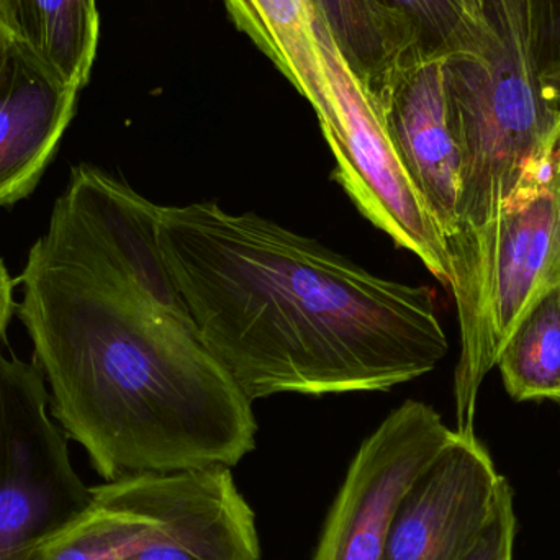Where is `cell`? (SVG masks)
Returning <instances> with one entry per match:
<instances>
[{
  "mask_svg": "<svg viewBox=\"0 0 560 560\" xmlns=\"http://www.w3.org/2000/svg\"><path fill=\"white\" fill-rule=\"evenodd\" d=\"M13 289H15V282L10 278L5 265L0 259V346L5 339L7 328H9L10 319H12L16 308ZM0 354H2V351H0Z\"/></svg>",
  "mask_w": 560,
  "mask_h": 560,
  "instance_id": "18",
  "label": "cell"
},
{
  "mask_svg": "<svg viewBox=\"0 0 560 560\" xmlns=\"http://www.w3.org/2000/svg\"><path fill=\"white\" fill-rule=\"evenodd\" d=\"M516 538V515L512 487L503 480L497 497L495 510L466 560H513Z\"/></svg>",
  "mask_w": 560,
  "mask_h": 560,
  "instance_id": "16",
  "label": "cell"
},
{
  "mask_svg": "<svg viewBox=\"0 0 560 560\" xmlns=\"http://www.w3.org/2000/svg\"><path fill=\"white\" fill-rule=\"evenodd\" d=\"M10 48H12V39H10L9 33H7L2 22H0V74H2L7 59H9Z\"/></svg>",
  "mask_w": 560,
  "mask_h": 560,
  "instance_id": "20",
  "label": "cell"
},
{
  "mask_svg": "<svg viewBox=\"0 0 560 560\" xmlns=\"http://www.w3.org/2000/svg\"><path fill=\"white\" fill-rule=\"evenodd\" d=\"M13 45L66 88L91 79L101 36L97 0H0Z\"/></svg>",
  "mask_w": 560,
  "mask_h": 560,
  "instance_id": "10",
  "label": "cell"
},
{
  "mask_svg": "<svg viewBox=\"0 0 560 560\" xmlns=\"http://www.w3.org/2000/svg\"><path fill=\"white\" fill-rule=\"evenodd\" d=\"M559 407H560V404H559Z\"/></svg>",
  "mask_w": 560,
  "mask_h": 560,
  "instance_id": "22",
  "label": "cell"
},
{
  "mask_svg": "<svg viewBox=\"0 0 560 560\" xmlns=\"http://www.w3.org/2000/svg\"><path fill=\"white\" fill-rule=\"evenodd\" d=\"M503 480L476 433L454 430L398 503L384 560H466L492 518Z\"/></svg>",
  "mask_w": 560,
  "mask_h": 560,
  "instance_id": "7",
  "label": "cell"
},
{
  "mask_svg": "<svg viewBox=\"0 0 560 560\" xmlns=\"http://www.w3.org/2000/svg\"><path fill=\"white\" fill-rule=\"evenodd\" d=\"M497 365L513 400L560 404V285L526 310Z\"/></svg>",
  "mask_w": 560,
  "mask_h": 560,
  "instance_id": "13",
  "label": "cell"
},
{
  "mask_svg": "<svg viewBox=\"0 0 560 560\" xmlns=\"http://www.w3.org/2000/svg\"><path fill=\"white\" fill-rule=\"evenodd\" d=\"M560 285V133L538 176L490 229L483 256L482 368L497 365L516 323Z\"/></svg>",
  "mask_w": 560,
  "mask_h": 560,
  "instance_id": "6",
  "label": "cell"
},
{
  "mask_svg": "<svg viewBox=\"0 0 560 560\" xmlns=\"http://www.w3.org/2000/svg\"><path fill=\"white\" fill-rule=\"evenodd\" d=\"M160 215L128 184L74 167L19 278L52 415L105 482L232 469L256 447L253 401L203 341Z\"/></svg>",
  "mask_w": 560,
  "mask_h": 560,
  "instance_id": "1",
  "label": "cell"
},
{
  "mask_svg": "<svg viewBox=\"0 0 560 560\" xmlns=\"http://www.w3.org/2000/svg\"><path fill=\"white\" fill-rule=\"evenodd\" d=\"M483 55L444 58L451 130L459 150L457 232L447 249L460 348L482 341L483 256L500 212L545 166L560 133V108L541 94L535 0H487Z\"/></svg>",
  "mask_w": 560,
  "mask_h": 560,
  "instance_id": "3",
  "label": "cell"
},
{
  "mask_svg": "<svg viewBox=\"0 0 560 560\" xmlns=\"http://www.w3.org/2000/svg\"><path fill=\"white\" fill-rule=\"evenodd\" d=\"M453 433L423 401L392 411L355 453L312 560H384L398 503Z\"/></svg>",
  "mask_w": 560,
  "mask_h": 560,
  "instance_id": "5",
  "label": "cell"
},
{
  "mask_svg": "<svg viewBox=\"0 0 560 560\" xmlns=\"http://www.w3.org/2000/svg\"><path fill=\"white\" fill-rule=\"evenodd\" d=\"M35 361L0 354V560H28L94 503Z\"/></svg>",
  "mask_w": 560,
  "mask_h": 560,
  "instance_id": "4",
  "label": "cell"
},
{
  "mask_svg": "<svg viewBox=\"0 0 560 560\" xmlns=\"http://www.w3.org/2000/svg\"><path fill=\"white\" fill-rule=\"evenodd\" d=\"M238 30L275 62L310 102L319 125L332 110L331 89L313 25L310 0H223Z\"/></svg>",
  "mask_w": 560,
  "mask_h": 560,
  "instance_id": "12",
  "label": "cell"
},
{
  "mask_svg": "<svg viewBox=\"0 0 560 560\" xmlns=\"http://www.w3.org/2000/svg\"><path fill=\"white\" fill-rule=\"evenodd\" d=\"M444 58L427 51L413 56L398 71L378 112L392 148L447 252L457 232L459 150L451 130Z\"/></svg>",
  "mask_w": 560,
  "mask_h": 560,
  "instance_id": "8",
  "label": "cell"
},
{
  "mask_svg": "<svg viewBox=\"0 0 560 560\" xmlns=\"http://www.w3.org/2000/svg\"><path fill=\"white\" fill-rule=\"evenodd\" d=\"M79 94L12 43L0 74V207L33 192L74 117Z\"/></svg>",
  "mask_w": 560,
  "mask_h": 560,
  "instance_id": "9",
  "label": "cell"
},
{
  "mask_svg": "<svg viewBox=\"0 0 560 560\" xmlns=\"http://www.w3.org/2000/svg\"><path fill=\"white\" fill-rule=\"evenodd\" d=\"M541 94L549 104L560 108V56L549 59L542 65L541 74Z\"/></svg>",
  "mask_w": 560,
  "mask_h": 560,
  "instance_id": "19",
  "label": "cell"
},
{
  "mask_svg": "<svg viewBox=\"0 0 560 560\" xmlns=\"http://www.w3.org/2000/svg\"><path fill=\"white\" fill-rule=\"evenodd\" d=\"M417 26L427 52L483 55L490 45V25L460 0H385Z\"/></svg>",
  "mask_w": 560,
  "mask_h": 560,
  "instance_id": "15",
  "label": "cell"
},
{
  "mask_svg": "<svg viewBox=\"0 0 560 560\" xmlns=\"http://www.w3.org/2000/svg\"><path fill=\"white\" fill-rule=\"evenodd\" d=\"M349 69L378 105L398 71L424 51L415 23L385 0H310Z\"/></svg>",
  "mask_w": 560,
  "mask_h": 560,
  "instance_id": "11",
  "label": "cell"
},
{
  "mask_svg": "<svg viewBox=\"0 0 560 560\" xmlns=\"http://www.w3.org/2000/svg\"><path fill=\"white\" fill-rule=\"evenodd\" d=\"M460 2H463L464 5H466L467 9H469L470 12L474 13V15H477V16H479L480 20H483V22H487V19H486L487 0H460Z\"/></svg>",
  "mask_w": 560,
  "mask_h": 560,
  "instance_id": "21",
  "label": "cell"
},
{
  "mask_svg": "<svg viewBox=\"0 0 560 560\" xmlns=\"http://www.w3.org/2000/svg\"><path fill=\"white\" fill-rule=\"evenodd\" d=\"M124 560H261L255 512L236 487L166 538Z\"/></svg>",
  "mask_w": 560,
  "mask_h": 560,
  "instance_id": "14",
  "label": "cell"
},
{
  "mask_svg": "<svg viewBox=\"0 0 560 560\" xmlns=\"http://www.w3.org/2000/svg\"><path fill=\"white\" fill-rule=\"evenodd\" d=\"M160 245L203 341L252 401L390 390L450 351L430 287L378 278L255 213L161 207Z\"/></svg>",
  "mask_w": 560,
  "mask_h": 560,
  "instance_id": "2",
  "label": "cell"
},
{
  "mask_svg": "<svg viewBox=\"0 0 560 560\" xmlns=\"http://www.w3.org/2000/svg\"><path fill=\"white\" fill-rule=\"evenodd\" d=\"M535 5L536 16H538L539 46H541L542 65H545V55L549 48L560 51V0H535Z\"/></svg>",
  "mask_w": 560,
  "mask_h": 560,
  "instance_id": "17",
  "label": "cell"
}]
</instances>
